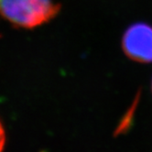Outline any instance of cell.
<instances>
[{
  "label": "cell",
  "mask_w": 152,
  "mask_h": 152,
  "mask_svg": "<svg viewBox=\"0 0 152 152\" xmlns=\"http://www.w3.org/2000/svg\"><path fill=\"white\" fill-rule=\"evenodd\" d=\"M60 8L53 0H0V17L18 28L44 25L58 15Z\"/></svg>",
  "instance_id": "obj_1"
},
{
  "label": "cell",
  "mask_w": 152,
  "mask_h": 152,
  "mask_svg": "<svg viewBox=\"0 0 152 152\" xmlns=\"http://www.w3.org/2000/svg\"><path fill=\"white\" fill-rule=\"evenodd\" d=\"M126 55L139 62H152V27L137 23L129 27L123 38Z\"/></svg>",
  "instance_id": "obj_2"
},
{
  "label": "cell",
  "mask_w": 152,
  "mask_h": 152,
  "mask_svg": "<svg viewBox=\"0 0 152 152\" xmlns=\"http://www.w3.org/2000/svg\"><path fill=\"white\" fill-rule=\"evenodd\" d=\"M6 131L2 121L0 120V152H3L6 145Z\"/></svg>",
  "instance_id": "obj_3"
}]
</instances>
